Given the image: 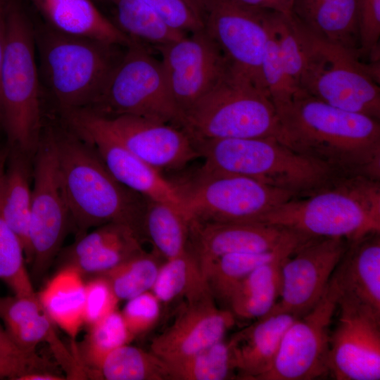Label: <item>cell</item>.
<instances>
[{
    "label": "cell",
    "instance_id": "6da1fadb",
    "mask_svg": "<svg viewBox=\"0 0 380 380\" xmlns=\"http://www.w3.org/2000/svg\"><path fill=\"white\" fill-rule=\"evenodd\" d=\"M275 108L279 141L336 174L380 179L379 120L302 91Z\"/></svg>",
    "mask_w": 380,
    "mask_h": 380
},
{
    "label": "cell",
    "instance_id": "7a4b0ae2",
    "mask_svg": "<svg viewBox=\"0 0 380 380\" xmlns=\"http://www.w3.org/2000/svg\"><path fill=\"white\" fill-rule=\"evenodd\" d=\"M65 125L52 129L62 190L80 236L90 228L117 222L141 237L146 198L120 183L94 148Z\"/></svg>",
    "mask_w": 380,
    "mask_h": 380
},
{
    "label": "cell",
    "instance_id": "3957f363",
    "mask_svg": "<svg viewBox=\"0 0 380 380\" xmlns=\"http://www.w3.org/2000/svg\"><path fill=\"white\" fill-rule=\"evenodd\" d=\"M259 222L309 238L348 242L380 232V179L336 175L312 192L280 204Z\"/></svg>",
    "mask_w": 380,
    "mask_h": 380
},
{
    "label": "cell",
    "instance_id": "277c9868",
    "mask_svg": "<svg viewBox=\"0 0 380 380\" xmlns=\"http://www.w3.org/2000/svg\"><path fill=\"white\" fill-rule=\"evenodd\" d=\"M34 23L24 0H8L0 82V124L7 147L34 156L42 131Z\"/></svg>",
    "mask_w": 380,
    "mask_h": 380
},
{
    "label": "cell",
    "instance_id": "5b68a950",
    "mask_svg": "<svg viewBox=\"0 0 380 380\" xmlns=\"http://www.w3.org/2000/svg\"><path fill=\"white\" fill-rule=\"evenodd\" d=\"M40 80L60 111L89 108L123 52L117 44L59 32L34 23Z\"/></svg>",
    "mask_w": 380,
    "mask_h": 380
},
{
    "label": "cell",
    "instance_id": "8992f818",
    "mask_svg": "<svg viewBox=\"0 0 380 380\" xmlns=\"http://www.w3.org/2000/svg\"><path fill=\"white\" fill-rule=\"evenodd\" d=\"M201 170L239 175L270 187L305 196L336 174L275 137L193 140Z\"/></svg>",
    "mask_w": 380,
    "mask_h": 380
},
{
    "label": "cell",
    "instance_id": "52a82bcc",
    "mask_svg": "<svg viewBox=\"0 0 380 380\" xmlns=\"http://www.w3.org/2000/svg\"><path fill=\"white\" fill-rule=\"evenodd\" d=\"M182 129L192 140L275 137L276 108L267 91L231 65L185 113Z\"/></svg>",
    "mask_w": 380,
    "mask_h": 380
},
{
    "label": "cell",
    "instance_id": "ba28073f",
    "mask_svg": "<svg viewBox=\"0 0 380 380\" xmlns=\"http://www.w3.org/2000/svg\"><path fill=\"white\" fill-rule=\"evenodd\" d=\"M296 21L306 49L299 90L332 106L379 120V75L361 62L358 51L323 40Z\"/></svg>",
    "mask_w": 380,
    "mask_h": 380
},
{
    "label": "cell",
    "instance_id": "9c48e42d",
    "mask_svg": "<svg viewBox=\"0 0 380 380\" xmlns=\"http://www.w3.org/2000/svg\"><path fill=\"white\" fill-rule=\"evenodd\" d=\"M125 48L88 109L107 118L134 115L182 129L184 114L171 95L160 60L137 40L132 39Z\"/></svg>",
    "mask_w": 380,
    "mask_h": 380
},
{
    "label": "cell",
    "instance_id": "30bf717a",
    "mask_svg": "<svg viewBox=\"0 0 380 380\" xmlns=\"http://www.w3.org/2000/svg\"><path fill=\"white\" fill-rule=\"evenodd\" d=\"M191 220L208 222H259L284 202L295 197L251 178L199 170L177 184Z\"/></svg>",
    "mask_w": 380,
    "mask_h": 380
},
{
    "label": "cell",
    "instance_id": "8fae6325",
    "mask_svg": "<svg viewBox=\"0 0 380 380\" xmlns=\"http://www.w3.org/2000/svg\"><path fill=\"white\" fill-rule=\"evenodd\" d=\"M30 220L31 274L42 279L59 255L69 224V211L61 187L52 127L42 129L34 155Z\"/></svg>",
    "mask_w": 380,
    "mask_h": 380
},
{
    "label": "cell",
    "instance_id": "7c38bea8",
    "mask_svg": "<svg viewBox=\"0 0 380 380\" xmlns=\"http://www.w3.org/2000/svg\"><path fill=\"white\" fill-rule=\"evenodd\" d=\"M61 113L68 127L94 148L120 183L145 198L170 204L188 215L176 184L127 149L101 115L88 108Z\"/></svg>",
    "mask_w": 380,
    "mask_h": 380
},
{
    "label": "cell",
    "instance_id": "4fadbf2b",
    "mask_svg": "<svg viewBox=\"0 0 380 380\" xmlns=\"http://www.w3.org/2000/svg\"><path fill=\"white\" fill-rule=\"evenodd\" d=\"M338 295L329 282L316 305L286 329L270 369L260 380H312L329 374L331 325Z\"/></svg>",
    "mask_w": 380,
    "mask_h": 380
},
{
    "label": "cell",
    "instance_id": "5bb4252c",
    "mask_svg": "<svg viewBox=\"0 0 380 380\" xmlns=\"http://www.w3.org/2000/svg\"><path fill=\"white\" fill-rule=\"evenodd\" d=\"M171 95L184 113L224 75L230 64L205 30L156 47Z\"/></svg>",
    "mask_w": 380,
    "mask_h": 380
},
{
    "label": "cell",
    "instance_id": "9a60e30c",
    "mask_svg": "<svg viewBox=\"0 0 380 380\" xmlns=\"http://www.w3.org/2000/svg\"><path fill=\"white\" fill-rule=\"evenodd\" d=\"M270 13L232 0H214L204 28L230 65L265 90L261 68L270 35Z\"/></svg>",
    "mask_w": 380,
    "mask_h": 380
},
{
    "label": "cell",
    "instance_id": "2e32d148",
    "mask_svg": "<svg viewBox=\"0 0 380 380\" xmlns=\"http://www.w3.org/2000/svg\"><path fill=\"white\" fill-rule=\"evenodd\" d=\"M349 242L341 238H310L284 261L278 300L270 313L299 317L322 296Z\"/></svg>",
    "mask_w": 380,
    "mask_h": 380
},
{
    "label": "cell",
    "instance_id": "e0dca14e",
    "mask_svg": "<svg viewBox=\"0 0 380 380\" xmlns=\"http://www.w3.org/2000/svg\"><path fill=\"white\" fill-rule=\"evenodd\" d=\"M329 336V374L336 380L380 379V315L338 303Z\"/></svg>",
    "mask_w": 380,
    "mask_h": 380
},
{
    "label": "cell",
    "instance_id": "ac0fdd59",
    "mask_svg": "<svg viewBox=\"0 0 380 380\" xmlns=\"http://www.w3.org/2000/svg\"><path fill=\"white\" fill-rule=\"evenodd\" d=\"M102 117L127 149L159 171L179 170L199 157L182 128L134 115Z\"/></svg>",
    "mask_w": 380,
    "mask_h": 380
},
{
    "label": "cell",
    "instance_id": "d6986e66",
    "mask_svg": "<svg viewBox=\"0 0 380 380\" xmlns=\"http://www.w3.org/2000/svg\"><path fill=\"white\" fill-rule=\"evenodd\" d=\"M172 324L155 337L151 351L165 362L196 353L222 339L236 318L219 308L212 296L185 302Z\"/></svg>",
    "mask_w": 380,
    "mask_h": 380
},
{
    "label": "cell",
    "instance_id": "ffe728a7",
    "mask_svg": "<svg viewBox=\"0 0 380 380\" xmlns=\"http://www.w3.org/2000/svg\"><path fill=\"white\" fill-rule=\"evenodd\" d=\"M329 282L338 303L380 315V232L349 242Z\"/></svg>",
    "mask_w": 380,
    "mask_h": 380
},
{
    "label": "cell",
    "instance_id": "44dd1931",
    "mask_svg": "<svg viewBox=\"0 0 380 380\" xmlns=\"http://www.w3.org/2000/svg\"><path fill=\"white\" fill-rule=\"evenodd\" d=\"M290 230L262 222H208L191 220V248L201 267L229 253L275 248Z\"/></svg>",
    "mask_w": 380,
    "mask_h": 380
},
{
    "label": "cell",
    "instance_id": "7402d4cb",
    "mask_svg": "<svg viewBox=\"0 0 380 380\" xmlns=\"http://www.w3.org/2000/svg\"><path fill=\"white\" fill-rule=\"evenodd\" d=\"M0 319L12 341L23 351L35 354L36 346L46 342L71 379L84 377V372L75 357L60 341L53 329V322L37 299L15 298L3 306Z\"/></svg>",
    "mask_w": 380,
    "mask_h": 380
},
{
    "label": "cell",
    "instance_id": "603a6c76",
    "mask_svg": "<svg viewBox=\"0 0 380 380\" xmlns=\"http://www.w3.org/2000/svg\"><path fill=\"white\" fill-rule=\"evenodd\" d=\"M297 317L270 313L229 339L237 379L260 380L272 367L282 336Z\"/></svg>",
    "mask_w": 380,
    "mask_h": 380
},
{
    "label": "cell",
    "instance_id": "cb8c5ba5",
    "mask_svg": "<svg viewBox=\"0 0 380 380\" xmlns=\"http://www.w3.org/2000/svg\"><path fill=\"white\" fill-rule=\"evenodd\" d=\"M308 239L296 234L273 258L256 267L238 284L227 303L235 318L258 319L270 312L280 295L283 263Z\"/></svg>",
    "mask_w": 380,
    "mask_h": 380
},
{
    "label": "cell",
    "instance_id": "d4e9b609",
    "mask_svg": "<svg viewBox=\"0 0 380 380\" xmlns=\"http://www.w3.org/2000/svg\"><path fill=\"white\" fill-rule=\"evenodd\" d=\"M51 28L69 35L127 46L132 39L91 0H27Z\"/></svg>",
    "mask_w": 380,
    "mask_h": 380
},
{
    "label": "cell",
    "instance_id": "484cf974",
    "mask_svg": "<svg viewBox=\"0 0 380 380\" xmlns=\"http://www.w3.org/2000/svg\"><path fill=\"white\" fill-rule=\"evenodd\" d=\"M291 15L316 37L359 52L357 0H294Z\"/></svg>",
    "mask_w": 380,
    "mask_h": 380
},
{
    "label": "cell",
    "instance_id": "4316f807",
    "mask_svg": "<svg viewBox=\"0 0 380 380\" xmlns=\"http://www.w3.org/2000/svg\"><path fill=\"white\" fill-rule=\"evenodd\" d=\"M7 148L3 181L2 212L8 225L19 239L24 249L26 262L30 264L32 156L18 148Z\"/></svg>",
    "mask_w": 380,
    "mask_h": 380
},
{
    "label": "cell",
    "instance_id": "83f0119b",
    "mask_svg": "<svg viewBox=\"0 0 380 380\" xmlns=\"http://www.w3.org/2000/svg\"><path fill=\"white\" fill-rule=\"evenodd\" d=\"M85 284L84 277L75 267L63 265L37 293L53 324L72 339L84 324Z\"/></svg>",
    "mask_w": 380,
    "mask_h": 380
},
{
    "label": "cell",
    "instance_id": "f1b7e54d",
    "mask_svg": "<svg viewBox=\"0 0 380 380\" xmlns=\"http://www.w3.org/2000/svg\"><path fill=\"white\" fill-rule=\"evenodd\" d=\"M151 291L161 303L177 298L191 302L212 296L198 258L189 246L161 264Z\"/></svg>",
    "mask_w": 380,
    "mask_h": 380
},
{
    "label": "cell",
    "instance_id": "f546056e",
    "mask_svg": "<svg viewBox=\"0 0 380 380\" xmlns=\"http://www.w3.org/2000/svg\"><path fill=\"white\" fill-rule=\"evenodd\" d=\"M191 222L186 214L175 206L146 198L143 232L165 260L187 248Z\"/></svg>",
    "mask_w": 380,
    "mask_h": 380
},
{
    "label": "cell",
    "instance_id": "4dcf8cb0",
    "mask_svg": "<svg viewBox=\"0 0 380 380\" xmlns=\"http://www.w3.org/2000/svg\"><path fill=\"white\" fill-rule=\"evenodd\" d=\"M296 234L290 232L275 248L256 253H235L220 256L201 266L214 300L227 306L238 284L258 265L273 258Z\"/></svg>",
    "mask_w": 380,
    "mask_h": 380
},
{
    "label": "cell",
    "instance_id": "1f68e13d",
    "mask_svg": "<svg viewBox=\"0 0 380 380\" xmlns=\"http://www.w3.org/2000/svg\"><path fill=\"white\" fill-rule=\"evenodd\" d=\"M8 148L0 150V280L18 296L35 297L26 267L23 246L6 222L2 212L3 181Z\"/></svg>",
    "mask_w": 380,
    "mask_h": 380
},
{
    "label": "cell",
    "instance_id": "d6a6232c",
    "mask_svg": "<svg viewBox=\"0 0 380 380\" xmlns=\"http://www.w3.org/2000/svg\"><path fill=\"white\" fill-rule=\"evenodd\" d=\"M133 338L121 312L115 310L89 327L88 334L75 350V357L86 375L98 376L108 355Z\"/></svg>",
    "mask_w": 380,
    "mask_h": 380
},
{
    "label": "cell",
    "instance_id": "836d02e7",
    "mask_svg": "<svg viewBox=\"0 0 380 380\" xmlns=\"http://www.w3.org/2000/svg\"><path fill=\"white\" fill-rule=\"evenodd\" d=\"M115 10L117 26L129 37L156 47L184 37L165 25L144 0H105Z\"/></svg>",
    "mask_w": 380,
    "mask_h": 380
},
{
    "label": "cell",
    "instance_id": "e575fe53",
    "mask_svg": "<svg viewBox=\"0 0 380 380\" xmlns=\"http://www.w3.org/2000/svg\"><path fill=\"white\" fill-rule=\"evenodd\" d=\"M165 363L170 380L236 379L229 340L222 339L191 355Z\"/></svg>",
    "mask_w": 380,
    "mask_h": 380
},
{
    "label": "cell",
    "instance_id": "d590c367",
    "mask_svg": "<svg viewBox=\"0 0 380 380\" xmlns=\"http://www.w3.org/2000/svg\"><path fill=\"white\" fill-rule=\"evenodd\" d=\"M98 376L106 380H170L165 361L129 343L108 355Z\"/></svg>",
    "mask_w": 380,
    "mask_h": 380
},
{
    "label": "cell",
    "instance_id": "8d00e7d4",
    "mask_svg": "<svg viewBox=\"0 0 380 380\" xmlns=\"http://www.w3.org/2000/svg\"><path fill=\"white\" fill-rule=\"evenodd\" d=\"M160 265L156 255L144 251L99 275L108 280L119 300H127L151 290Z\"/></svg>",
    "mask_w": 380,
    "mask_h": 380
},
{
    "label": "cell",
    "instance_id": "74e56055",
    "mask_svg": "<svg viewBox=\"0 0 380 380\" xmlns=\"http://www.w3.org/2000/svg\"><path fill=\"white\" fill-rule=\"evenodd\" d=\"M140 238L132 227L126 226L92 253L65 265L75 267L84 278L99 275L144 251Z\"/></svg>",
    "mask_w": 380,
    "mask_h": 380
},
{
    "label": "cell",
    "instance_id": "f35d334b",
    "mask_svg": "<svg viewBox=\"0 0 380 380\" xmlns=\"http://www.w3.org/2000/svg\"><path fill=\"white\" fill-rule=\"evenodd\" d=\"M270 13V35L262 62V76L264 85L274 106L290 101L298 91L290 84L286 73L271 23Z\"/></svg>",
    "mask_w": 380,
    "mask_h": 380
},
{
    "label": "cell",
    "instance_id": "ab89813d",
    "mask_svg": "<svg viewBox=\"0 0 380 380\" xmlns=\"http://www.w3.org/2000/svg\"><path fill=\"white\" fill-rule=\"evenodd\" d=\"M170 29L185 33L204 30L205 21L185 0H144Z\"/></svg>",
    "mask_w": 380,
    "mask_h": 380
},
{
    "label": "cell",
    "instance_id": "60d3db41",
    "mask_svg": "<svg viewBox=\"0 0 380 380\" xmlns=\"http://www.w3.org/2000/svg\"><path fill=\"white\" fill-rule=\"evenodd\" d=\"M160 304L151 290L127 300L121 314L134 338L147 332L156 324Z\"/></svg>",
    "mask_w": 380,
    "mask_h": 380
},
{
    "label": "cell",
    "instance_id": "b9f144b4",
    "mask_svg": "<svg viewBox=\"0 0 380 380\" xmlns=\"http://www.w3.org/2000/svg\"><path fill=\"white\" fill-rule=\"evenodd\" d=\"M120 300L103 276L93 277L85 284L84 324L90 327L116 310Z\"/></svg>",
    "mask_w": 380,
    "mask_h": 380
},
{
    "label": "cell",
    "instance_id": "7bdbcfd3",
    "mask_svg": "<svg viewBox=\"0 0 380 380\" xmlns=\"http://www.w3.org/2000/svg\"><path fill=\"white\" fill-rule=\"evenodd\" d=\"M360 55H379L380 0H357Z\"/></svg>",
    "mask_w": 380,
    "mask_h": 380
},
{
    "label": "cell",
    "instance_id": "ee69618b",
    "mask_svg": "<svg viewBox=\"0 0 380 380\" xmlns=\"http://www.w3.org/2000/svg\"><path fill=\"white\" fill-rule=\"evenodd\" d=\"M43 365L42 360L32 361L0 355V379L18 380L24 374L36 371Z\"/></svg>",
    "mask_w": 380,
    "mask_h": 380
},
{
    "label": "cell",
    "instance_id": "f6af8a7d",
    "mask_svg": "<svg viewBox=\"0 0 380 380\" xmlns=\"http://www.w3.org/2000/svg\"><path fill=\"white\" fill-rule=\"evenodd\" d=\"M233 2L243 7L275 12L289 15L291 10L294 0H232Z\"/></svg>",
    "mask_w": 380,
    "mask_h": 380
},
{
    "label": "cell",
    "instance_id": "bcb514c9",
    "mask_svg": "<svg viewBox=\"0 0 380 380\" xmlns=\"http://www.w3.org/2000/svg\"><path fill=\"white\" fill-rule=\"evenodd\" d=\"M0 355L24 360H40L36 354H29L20 350L10 338L0 324Z\"/></svg>",
    "mask_w": 380,
    "mask_h": 380
},
{
    "label": "cell",
    "instance_id": "7dc6e473",
    "mask_svg": "<svg viewBox=\"0 0 380 380\" xmlns=\"http://www.w3.org/2000/svg\"><path fill=\"white\" fill-rule=\"evenodd\" d=\"M8 0H0V82L6 45V8Z\"/></svg>",
    "mask_w": 380,
    "mask_h": 380
},
{
    "label": "cell",
    "instance_id": "c3c4849f",
    "mask_svg": "<svg viewBox=\"0 0 380 380\" xmlns=\"http://www.w3.org/2000/svg\"><path fill=\"white\" fill-rule=\"evenodd\" d=\"M65 377L46 372L33 371L24 374L18 380H63Z\"/></svg>",
    "mask_w": 380,
    "mask_h": 380
},
{
    "label": "cell",
    "instance_id": "681fc988",
    "mask_svg": "<svg viewBox=\"0 0 380 380\" xmlns=\"http://www.w3.org/2000/svg\"><path fill=\"white\" fill-rule=\"evenodd\" d=\"M202 18L205 20L214 0H185Z\"/></svg>",
    "mask_w": 380,
    "mask_h": 380
},
{
    "label": "cell",
    "instance_id": "f907efd6",
    "mask_svg": "<svg viewBox=\"0 0 380 380\" xmlns=\"http://www.w3.org/2000/svg\"><path fill=\"white\" fill-rule=\"evenodd\" d=\"M101 1H104V0H101Z\"/></svg>",
    "mask_w": 380,
    "mask_h": 380
}]
</instances>
